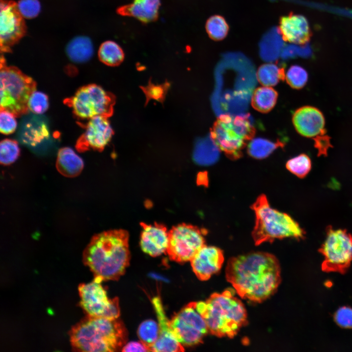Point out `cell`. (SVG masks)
I'll use <instances>...</instances> for the list:
<instances>
[{
  "mask_svg": "<svg viewBox=\"0 0 352 352\" xmlns=\"http://www.w3.org/2000/svg\"><path fill=\"white\" fill-rule=\"evenodd\" d=\"M102 281L94 278L90 283L79 285V306L87 315L117 319L120 315L118 298L108 299L106 291L101 285Z\"/></svg>",
  "mask_w": 352,
  "mask_h": 352,
  "instance_id": "8fae6325",
  "label": "cell"
},
{
  "mask_svg": "<svg viewBox=\"0 0 352 352\" xmlns=\"http://www.w3.org/2000/svg\"><path fill=\"white\" fill-rule=\"evenodd\" d=\"M292 122L296 131L306 137L314 138L326 133L324 115L314 107L306 106L298 109L293 114Z\"/></svg>",
  "mask_w": 352,
  "mask_h": 352,
  "instance_id": "2e32d148",
  "label": "cell"
},
{
  "mask_svg": "<svg viewBox=\"0 0 352 352\" xmlns=\"http://www.w3.org/2000/svg\"><path fill=\"white\" fill-rule=\"evenodd\" d=\"M56 168L64 176L73 177L78 176L84 168L83 159L70 148L64 147L58 153Z\"/></svg>",
  "mask_w": 352,
  "mask_h": 352,
  "instance_id": "7402d4cb",
  "label": "cell"
},
{
  "mask_svg": "<svg viewBox=\"0 0 352 352\" xmlns=\"http://www.w3.org/2000/svg\"><path fill=\"white\" fill-rule=\"evenodd\" d=\"M22 141L31 147H36L49 138L46 123L39 116L31 117L23 123L20 131Z\"/></svg>",
  "mask_w": 352,
  "mask_h": 352,
  "instance_id": "ffe728a7",
  "label": "cell"
},
{
  "mask_svg": "<svg viewBox=\"0 0 352 352\" xmlns=\"http://www.w3.org/2000/svg\"><path fill=\"white\" fill-rule=\"evenodd\" d=\"M223 261V254L220 249L205 245L190 262L196 276L201 281H206L220 270Z\"/></svg>",
  "mask_w": 352,
  "mask_h": 352,
  "instance_id": "e0dca14e",
  "label": "cell"
},
{
  "mask_svg": "<svg viewBox=\"0 0 352 352\" xmlns=\"http://www.w3.org/2000/svg\"><path fill=\"white\" fill-rule=\"evenodd\" d=\"M336 323L341 327L352 329V309L342 307L339 309L334 315Z\"/></svg>",
  "mask_w": 352,
  "mask_h": 352,
  "instance_id": "74e56055",
  "label": "cell"
},
{
  "mask_svg": "<svg viewBox=\"0 0 352 352\" xmlns=\"http://www.w3.org/2000/svg\"><path fill=\"white\" fill-rule=\"evenodd\" d=\"M278 96V92L270 87H259L253 92L251 105L260 112H268L274 107Z\"/></svg>",
  "mask_w": 352,
  "mask_h": 352,
  "instance_id": "d4e9b609",
  "label": "cell"
},
{
  "mask_svg": "<svg viewBox=\"0 0 352 352\" xmlns=\"http://www.w3.org/2000/svg\"><path fill=\"white\" fill-rule=\"evenodd\" d=\"M255 132L247 115L221 114L213 125L210 137L227 157L236 160L242 156V150L253 139Z\"/></svg>",
  "mask_w": 352,
  "mask_h": 352,
  "instance_id": "8992f818",
  "label": "cell"
},
{
  "mask_svg": "<svg viewBox=\"0 0 352 352\" xmlns=\"http://www.w3.org/2000/svg\"><path fill=\"white\" fill-rule=\"evenodd\" d=\"M16 116L11 112L5 110H0V131L4 134L13 133L17 128Z\"/></svg>",
  "mask_w": 352,
  "mask_h": 352,
  "instance_id": "8d00e7d4",
  "label": "cell"
},
{
  "mask_svg": "<svg viewBox=\"0 0 352 352\" xmlns=\"http://www.w3.org/2000/svg\"><path fill=\"white\" fill-rule=\"evenodd\" d=\"M20 149L18 142L13 139H4L0 144V161L3 165L14 162L19 156Z\"/></svg>",
  "mask_w": 352,
  "mask_h": 352,
  "instance_id": "1f68e13d",
  "label": "cell"
},
{
  "mask_svg": "<svg viewBox=\"0 0 352 352\" xmlns=\"http://www.w3.org/2000/svg\"><path fill=\"white\" fill-rule=\"evenodd\" d=\"M128 232L117 229L104 231L91 238L83 253V262L94 278L117 280L129 264Z\"/></svg>",
  "mask_w": 352,
  "mask_h": 352,
  "instance_id": "7a4b0ae2",
  "label": "cell"
},
{
  "mask_svg": "<svg viewBox=\"0 0 352 352\" xmlns=\"http://www.w3.org/2000/svg\"><path fill=\"white\" fill-rule=\"evenodd\" d=\"M278 31L284 41L297 44L307 43L311 36L307 19L292 13L280 18Z\"/></svg>",
  "mask_w": 352,
  "mask_h": 352,
  "instance_id": "ac0fdd59",
  "label": "cell"
},
{
  "mask_svg": "<svg viewBox=\"0 0 352 352\" xmlns=\"http://www.w3.org/2000/svg\"><path fill=\"white\" fill-rule=\"evenodd\" d=\"M287 83L292 88L299 89L303 88L308 80V73L302 66L298 65L291 66L286 74Z\"/></svg>",
  "mask_w": 352,
  "mask_h": 352,
  "instance_id": "836d02e7",
  "label": "cell"
},
{
  "mask_svg": "<svg viewBox=\"0 0 352 352\" xmlns=\"http://www.w3.org/2000/svg\"><path fill=\"white\" fill-rule=\"evenodd\" d=\"M255 215L252 236L256 245L275 239H304V230L290 216L272 208L266 197L259 196L251 206Z\"/></svg>",
  "mask_w": 352,
  "mask_h": 352,
  "instance_id": "5b68a950",
  "label": "cell"
},
{
  "mask_svg": "<svg viewBox=\"0 0 352 352\" xmlns=\"http://www.w3.org/2000/svg\"><path fill=\"white\" fill-rule=\"evenodd\" d=\"M227 289L214 293L205 301L196 302V308L204 318L209 332L217 337L232 338L246 323L247 313L242 302Z\"/></svg>",
  "mask_w": 352,
  "mask_h": 352,
  "instance_id": "277c9868",
  "label": "cell"
},
{
  "mask_svg": "<svg viewBox=\"0 0 352 352\" xmlns=\"http://www.w3.org/2000/svg\"><path fill=\"white\" fill-rule=\"evenodd\" d=\"M257 77L261 85L271 87L276 85L280 81L284 80L286 74L284 67L270 63L263 64L258 68Z\"/></svg>",
  "mask_w": 352,
  "mask_h": 352,
  "instance_id": "484cf974",
  "label": "cell"
},
{
  "mask_svg": "<svg viewBox=\"0 0 352 352\" xmlns=\"http://www.w3.org/2000/svg\"><path fill=\"white\" fill-rule=\"evenodd\" d=\"M326 237L319 251L324 260L322 269L327 272L344 273L352 261V236L345 229H335L329 226Z\"/></svg>",
  "mask_w": 352,
  "mask_h": 352,
  "instance_id": "ba28073f",
  "label": "cell"
},
{
  "mask_svg": "<svg viewBox=\"0 0 352 352\" xmlns=\"http://www.w3.org/2000/svg\"><path fill=\"white\" fill-rule=\"evenodd\" d=\"M149 93L152 97L157 99L162 95V90L158 87H153L149 89Z\"/></svg>",
  "mask_w": 352,
  "mask_h": 352,
  "instance_id": "60d3db41",
  "label": "cell"
},
{
  "mask_svg": "<svg viewBox=\"0 0 352 352\" xmlns=\"http://www.w3.org/2000/svg\"><path fill=\"white\" fill-rule=\"evenodd\" d=\"M72 351L113 352L121 349L127 340V331L118 318L110 319L87 315L68 332Z\"/></svg>",
  "mask_w": 352,
  "mask_h": 352,
  "instance_id": "3957f363",
  "label": "cell"
},
{
  "mask_svg": "<svg viewBox=\"0 0 352 352\" xmlns=\"http://www.w3.org/2000/svg\"><path fill=\"white\" fill-rule=\"evenodd\" d=\"M66 51L71 61L76 63H83L88 61L92 57L93 47L88 38L79 36L69 42Z\"/></svg>",
  "mask_w": 352,
  "mask_h": 352,
  "instance_id": "603a6c76",
  "label": "cell"
},
{
  "mask_svg": "<svg viewBox=\"0 0 352 352\" xmlns=\"http://www.w3.org/2000/svg\"><path fill=\"white\" fill-rule=\"evenodd\" d=\"M274 32H270L265 36L261 43V54L263 58L267 59L268 54H270V60L276 57L282 46V36H276Z\"/></svg>",
  "mask_w": 352,
  "mask_h": 352,
  "instance_id": "d6a6232c",
  "label": "cell"
},
{
  "mask_svg": "<svg viewBox=\"0 0 352 352\" xmlns=\"http://www.w3.org/2000/svg\"><path fill=\"white\" fill-rule=\"evenodd\" d=\"M219 149L210 137L198 140L195 146L194 160L202 165H209L215 163L219 158Z\"/></svg>",
  "mask_w": 352,
  "mask_h": 352,
  "instance_id": "cb8c5ba5",
  "label": "cell"
},
{
  "mask_svg": "<svg viewBox=\"0 0 352 352\" xmlns=\"http://www.w3.org/2000/svg\"><path fill=\"white\" fill-rule=\"evenodd\" d=\"M158 323L154 320L143 322L138 327L137 335L140 341L149 349L153 346L158 336Z\"/></svg>",
  "mask_w": 352,
  "mask_h": 352,
  "instance_id": "f546056e",
  "label": "cell"
},
{
  "mask_svg": "<svg viewBox=\"0 0 352 352\" xmlns=\"http://www.w3.org/2000/svg\"><path fill=\"white\" fill-rule=\"evenodd\" d=\"M225 275L241 298L258 303L273 295L281 281L278 259L264 252H253L230 259Z\"/></svg>",
  "mask_w": 352,
  "mask_h": 352,
  "instance_id": "6da1fadb",
  "label": "cell"
},
{
  "mask_svg": "<svg viewBox=\"0 0 352 352\" xmlns=\"http://www.w3.org/2000/svg\"><path fill=\"white\" fill-rule=\"evenodd\" d=\"M36 82L15 66H8L1 56L0 72V110L13 113L16 117L27 113L28 101L36 90Z\"/></svg>",
  "mask_w": 352,
  "mask_h": 352,
  "instance_id": "52a82bcc",
  "label": "cell"
},
{
  "mask_svg": "<svg viewBox=\"0 0 352 352\" xmlns=\"http://www.w3.org/2000/svg\"><path fill=\"white\" fill-rule=\"evenodd\" d=\"M286 166L289 172L300 178H303L310 171L311 162L307 154H302L288 160Z\"/></svg>",
  "mask_w": 352,
  "mask_h": 352,
  "instance_id": "4dcf8cb0",
  "label": "cell"
},
{
  "mask_svg": "<svg viewBox=\"0 0 352 352\" xmlns=\"http://www.w3.org/2000/svg\"><path fill=\"white\" fill-rule=\"evenodd\" d=\"M112 134L107 116H95L88 120L84 132L77 141L76 148L80 152L90 149L101 151L109 143Z\"/></svg>",
  "mask_w": 352,
  "mask_h": 352,
  "instance_id": "5bb4252c",
  "label": "cell"
},
{
  "mask_svg": "<svg viewBox=\"0 0 352 352\" xmlns=\"http://www.w3.org/2000/svg\"><path fill=\"white\" fill-rule=\"evenodd\" d=\"M26 26L17 3L1 0L0 12V41L1 51L8 52L10 47L24 35Z\"/></svg>",
  "mask_w": 352,
  "mask_h": 352,
  "instance_id": "4fadbf2b",
  "label": "cell"
},
{
  "mask_svg": "<svg viewBox=\"0 0 352 352\" xmlns=\"http://www.w3.org/2000/svg\"><path fill=\"white\" fill-rule=\"evenodd\" d=\"M65 102L77 117L87 120L97 116H107L111 112L112 105L109 94L95 84L80 88Z\"/></svg>",
  "mask_w": 352,
  "mask_h": 352,
  "instance_id": "9c48e42d",
  "label": "cell"
},
{
  "mask_svg": "<svg viewBox=\"0 0 352 352\" xmlns=\"http://www.w3.org/2000/svg\"><path fill=\"white\" fill-rule=\"evenodd\" d=\"M98 57L103 63L109 66H115L122 61L124 53L117 44L113 41H108L100 45Z\"/></svg>",
  "mask_w": 352,
  "mask_h": 352,
  "instance_id": "83f0119b",
  "label": "cell"
},
{
  "mask_svg": "<svg viewBox=\"0 0 352 352\" xmlns=\"http://www.w3.org/2000/svg\"><path fill=\"white\" fill-rule=\"evenodd\" d=\"M206 30L209 37L216 41L224 39L229 31V25L225 19L220 15L210 17L207 21Z\"/></svg>",
  "mask_w": 352,
  "mask_h": 352,
  "instance_id": "f1b7e54d",
  "label": "cell"
},
{
  "mask_svg": "<svg viewBox=\"0 0 352 352\" xmlns=\"http://www.w3.org/2000/svg\"><path fill=\"white\" fill-rule=\"evenodd\" d=\"M140 246L142 250L152 257L166 253L169 243V231L160 223H141Z\"/></svg>",
  "mask_w": 352,
  "mask_h": 352,
  "instance_id": "d6986e66",
  "label": "cell"
},
{
  "mask_svg": "<svg viewBox=\"0 0 352 352\" xmlns=\"http://www.w3.org/2000/svg\"><path fill=\"white\" fill-rule=\"evenodd\" d=\"M122 352H148L149 349L141 341L140 342H131L125 345L122 348Z\"/></svg>",
  "mask_w": 352,
  "mask_h": 352,
  "instance_id": "ab89813d",
  "label": "cell"
},
{
  "mask_svg": "<svg viewBox=\"0 0 352 352\" xmlns=\"http://www.w3.org/2000/svg\"><path fill=\"white\" fill-rule=\"evenodd\" d=\"M160 3V0H134L131 4L120 8L118 12L148 22L156 18Z\"/></svg>",
  "mask_w": 352,
  "mask_h": 352,
  "instance_id": "44dd1931",
  "label": "cell"
},
{
  "mask_svg": "<svg viewBox=\"0 0 352 352\" xmlns=\"http://www.w3.org/2000/svg\"><path fill=\"white\" fill-rule=\"evenodd\" d=\"M17 6L20 14L26 19L36 17L41 10V4L38 0H20Z\"/></svg>",
  "mask_w": 352,
  "mask_h": 352,
  "instance_id": "d590c367",
  "label": "cell"
},
{
  "mask_svg": "<svg viewBox=\"0 0 352 352\" xmlns=\"http://www.w3.org/2000/svg\"><path fill=\"white\" fill-rule=\"evenodd\" d=\"M207 230L182 223L169 231V243L166 253L170 259L178 263L190 261L205 245Z\"/></svg>",
  "mask_w": 352,
  "mask_h": 352,
  "instance_id": "30bf717a",
  "label": "cell"
},
{
  "mask_svg": "<svg viewBox=\"0 0 352 352\" xmlns=\"http://www.w3.org/2000/svg\"><path fill=\"white\" fill-rule=\"evenodd\" d=\"M283 145L280 141L274 142L263 138H256L247 144V151L250 156L261 159L268 156L275 150Z\"/></svg>",
  "mask_w": 352,
  "mask_h": 352,
  "instance_id": "4316f807",
  "label": "cell"
},
{
  "mask_svg": "<svg viewBox=\"0 0 352 352\" xmlns=\"http://www.w3.org/2000/svg\"><path fill=\"white\" fill-rule=\"evenodd\" d=\"M27 106L28 110L33 113L43 114L47 110L49 106L48 97L45 93L36 90L30 96Z\"/></svg>",
  "mask_w": 352,
  "mask_h": 352,
  "instance_id": "e575fe53",
  "label": "cell"
},
{
  "mask_svg": "<svg viewBox=\"0 0 352 352\" xmlns=\"http://www.w3.org/2000/svg\"><path fill=\"white\" fill-rule=\"evenodd\" d=\"M330 137L325 133L320 134L313 138L314 147L318 150V155H327L328 150L332 147Z\"/></svg>",
  "mask_w": 352,
  "mask_h": 352,
  "instance_id": "f35d334b",
  "label": "cell"
},
{
  "mask_svg": "<svg viewBox=\"0 0 352 352\" xmlns=\"http://www.w3.org/2000/svg\"><path fill=\"white\" fill-rule=\"evenodd\" d=\"M170 323L177 339L186 346L201 343L209 332L206 322L197 310L196 302H190L176 313Z\"/></svg>",
  "mask_w": 352,
  "mask_h": 352,
  "instance_id": "7c38bea8",
  "label": "cell"
},
{
  "mask_svg": "<svg viewBox=\"0 0 352 352\" xmlns=\"http://www.w3.org/2000/svg\"><path fill=\"white\" fill-rule=\"evenodd\" d=\"M152 302L158 320L159 332L158 338L150 348V351H184L183 345L177 339L173 331L170 320L168 319L165 313L160 298L158 296L154 297Z\"/></svg>",
  "mask_w": 352,
  "mask_h": 352,
  "instance_id": "9a60e30c",
  "label": "cell"
}]
</instances>
